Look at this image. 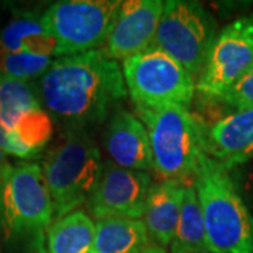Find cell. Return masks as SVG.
Listing matches in <instances>:
<instances>
[{
	"instance_id": "6da1fadb",
	"label": "cell",
	"mask_w": 253,
	"mask_h": 253,
	"mask_svg": "<svg viewBox=\"0 0 253 253\" xmlns=\"http://www.w3.org/2000/svg\"><path fill=\"white\" fill-rule=\"evenodd\" d=\"M34 89L46 113L69 129L101 123L128 93L123 68L101 49L56 58Z\"/></svg>"
},
{
	"instance_id": "7a4b0ae2",
	"label": "cell",
	"mask_w": 253,
	"mask_h": 253,
	"mask_svg": "<svg viewBox=\"0 0 253 253\" xmlns=\"http://www.w3.org/2000/svg\"><path fill=\"white\" fill-rule=\"evenodd\" d=\"M229 172L204 154L193 181L208 248L215 253H253V214Z\"/></svg>"
},
{
	"instance_id": "3957f363",
	"label": "cell",
	"mask_w": 253,
	"mask_h": 253,
	"mask_svg": "<svg viewBox=\"0 0 253 253\" xmlns=\"http://www.w3.org/2000/svg\"><path fill=\"white\" fill-rule=\"evenodd\" d=\"M136 117L148 131L154 170L159 177L193 184L206 152L201 126L189 109L177 104L136 107Z\"/></svg>"
},
{
	"instance_id": "277c9868",
	"label": "cell",
	"mask_w": 253,
	"mask_h": 253,
	"mask_svg": "<svg viewBox=\"0 0 253 253\" xmlns=\"http://www.w3.org/2000/svg\"><path fill=\"white\" fill-rule=\"evenodd\" d=\"M103 165L99 146L83 129H68L46 152L41 168L51 193L55 219L89 201Z\"/></svg>"
},
{
	"instance_id": "5b68a950",
	"label": "cell",
	"mask_w": 253,
	"mask_h": 253,
	"mask_svg": "<svg viewBox=\"0 0 253 253\" xmlns=\"http://www.w3.org/2000/svg\"><path fill=\"white\" fill-rule=\"evenodd\" d=\"M217 34V23L203 4L168 0L151 46L170 55L197 82Z\"/></svg>"
},
{
	"instance_id": "8992f818",
	"label": "cell",
	"mask_w": 253,
	"mask_h": 253,
	"mask_svg": "<svg viewBox=\"0 0 253 253\" xmlns=\"http://www.w3.org/2000/svg\"><path fill=\"white\" fill-rule=\"evenodd\" d=\"M126 91L135 107L177 104L189 107L196 94V81L170 55L149 46L123 62Z\"/></svg>"
},
{
	"instance_id": "52a82bcc",
	"label": "cell",
	"mask_w": 253,
	"mask_h": 253,
	"mask_svg": "<svg viewBox=\"0 0 253 253\" xmlns=\"http://www.w3.org/2000/svg\"><path fill=\"white\" fill-rule=\"evenodd\" d=\"M121 1L62 0L42 13L44 24L56 41L55 56L101 49Z\"/></svg>"
},
{
	"instance_id": "ba28073f",
	"label": "cell",
	"mask_w": 253,
	"mask_h": 253,
	"mask_svg": "<svg viewBox=\"0 0 253 253\" xmlns=\"http://www.w3.org/2000/svg\"><path fill=\"white\" fill-rule=\"evenodd\" d=\"M1 214L7 235H41L54 222L51 193L38 163L10 166L1 179Z\"/></svg>"
},
{
	"instance_id": "9c48e42d",
	"label": "cell",
	"mask_w": 253,
	"mask_h": 253,
	"mask_svg": "<svg viewBox=\"0 0 253 253\" xmlns=\"http://www.w3.org/2000/svg\"><path fill=\"white\" fill-rule=\"evenodd\" d=\"M253 65V16L234 20L218 31L196 91L217 101Z\"/></svg>"
},
{
	"instance_id": "30bf717a",
	"label": "cell",
	"mask_w": 253,
	"mask_h": 253,
	"mask_svg": "<svg viewBox=\"0 0 253 253\" xmlns=\"http://www.w3.org/2000/svg\"><path fill=\"white\" fill-rule=\"evenodd\" d=\"M0 126L36 158L54 134L52 117L41 106L36 89L28 82L1 75Z\"/></svg>"
},
{
	"instance_id": "8fae6325",
	"label": "cell",
	"mask_w": 253,
	"mask_h": 253,
	"mask_svg": "<svg viewBox=\"0 0 253 253\" xmlns=\"http://www.w3.org/2000/svg\"><path fill=\"white\" fill-rule=\"evenodd\" d=\"M152 184L149 173L124 169L107 161L86 207L96 219H141Z\"/></svg>"
},
{
	"instance_id": "7c38bea8",
	"label": "cell",
	"mask_w": 253,
	"mask_h": 253,
	"mask_svg": "<svg viewBox=\"0 0 253 253\" xmlns=\"http://www.w3.org/2000/svg\"><path fill=\"white\" fill-rule=\"evenodd\" d=\"M162 13L161 0L121 1L101 51L117 62L144 52L154 42Z\"/></svg>"
},
{
	"instance_id": "4fadbf2b",
	"label": "cell",
	"mask_w": 253,
	"mask_h": 253,
	"mask_svg": "<svg viewBox=\"0 0 253 253\" xmlns=\"http://www.w3.org/2000/svg\"><path fill=\"white\" fill-rule=\"evenodd\" d=\"M104 149L110 162L124 169L151 172L154 161L144 123L126 110H117L104 131Z\"/></svg>"
},
{
	"instance_id": "5bb4252c",
	"label": "cell",
	"mask_w": 253,
	"mask_h": 253,
	"mask_svg": "<svg viewBox=\"0 0 253 253\" xmlns=\"http://www.w3.org/2000/svg\"><path fill=\"white\" fill-rule=\"evenodd\" d=\"M201 134L204 152L232 170L253 158V107L228 114Z\"/></svg>"
},
{
	"instance_id": "9a60e30c",
	"label": "cell",
	"mask_w": 253,
	"mask_h": 253,
	"mask_svg": "<svg viewBox=\"0 0 253 253\" xmlns=\"http://www.w3.org/2000/svg\"><path fill=\"white\" fill-rule=\"evenodd\" d=\"M186 184L177 180H161L152 184L145 203L144 224L156 246L168 248L179 222Z\"/></svg>"
},
{
	"instance_id": "2e32d148",
	"label": "cell",
	"mask_w": 253,
	"mask_h": 253,
	"mask_svg": "<svg viewBox=\"0 0 253 253\" xmlns=\"http://www.w3.org/2000/svg\"><path fill=\"white\" fill-rule=\"evenodd\" d=\"M0 54H56V41L44 24L42 14L24 11L11 18L0 33Z\"/></svg>"
},
{
	"instance_id": "e0dca14e",
	"label": "cell",
	"mask_w": 253,
	"mask_h": 253,
	"mask_svg": "<svg viewBox=\"0 0 253 253\" xmlns=\"http://www.w3.org/2000/svg\"><path fill=\"white\" fill-rule=\"evenodd\" d=\"M151 245L144 221L103 218L96 222L90 253H141Z\"/></svg>"
},
{
	"instance_id": "ac0fdd59",
	"label": "cell",
	"mask_w": 253,
	"mask_h": 253,
	"mask_svg": "<svg viewBox=\"0 0 253 253\" xmlns=\"http://www.w3.org/2000/svg\"><path fill=\"white\" fill-rule=\"evenodd\" d=\"M96 222L83 210L55 219L46 229L48 253H90Z\"/></svg>"
},
{
	"instance_id": "d6986e66",
	"label": "cell",
	"mask_w": 253,
	"mask_h": 253,
	"mask_svg": "<svg viewBox=\"0 0 253 253\" xmlns=\"http://www.w3.org/2000/svg\"><path fill=\"white\" fill-rule=\"evenodd\" d=\"M170 253H201L210 251L203 211L193 184L186 186L179 222L170 245Z\"/></svg>"
},
{
	"instance_id": "ffe728a7",
	"label": "cell",
	"mask_w": 253,
	"mask_h": 253,
	"mask_svg": "<svg viewBox=\"0 0 253 253\" xmlns=\"http://www.w3.org/2000/svg\"><path fill=\"white\" fill-rule=\"evenodd\" d=\"M49 56L30 54H0V75L16 81L40 79L52 63Z\"/></svg>"
},
{
	"instance_id": "44dd1931",
	"label": "cell",
	"mask_w": 253,
	"mask_h": 253,
	"mask_svg": "<svg viewBox=\"0 0 253 253\" xmlns=\"http://www.w3.org/2000/svg\"><path fill=\"white\" fill-rule=\"evenodd\" d=\"M234 111L252 109L253 107V65L235 84L217 100Z\"/></svg>"
},
{
	"instance_id": "7402d4cb",
	"label": "cell",
	"mask_w": 253,
	"mask_h": 253,
	"mask_svg": "<svg viewBox=\"0 0 253 253\" xmlns=\"http://www.w3.org/2000/svg\"><path fill=\"white\" fill-rule=\"evenodd\" d=\"M0 149L6 155H13L16 158L24 159V161H33L36 159V156L31 154L28 149H26L23 145H20L10 135L9 132H6L3 129V126H0Z\"/></svg>"
},
{
	"instance_id": "603a6c76",
	"label": "cell",
	"mask_w": 253,
	"mask_h": 253,
	"mask_svg": "<svg viewBox=\"0 0 253 253\" xmlns=\"http://www.w3.org/2000/svg\"><path fill=\"white\" fill-rule=\"evenodd\" d=\"M10 166H11V165H10L9 161H7V155L0 149V180L4 177V174L7 173Z\"/></svg>"
},
{
	"instance_id": "cb8c5ba5",
	"label": "cell",
	"mask_w": 253,
	"mask_h": 253,
	"mask_svg": "<svg viewBox=\"0 0 253 253\" xmlns=\"http://www.w3.org/2000/svg\"><path fill=\"white\" fill-rule=\"evenodd\" d=\"M245 191L249 194V197H251L253 201V173L248 177V180L245 181Z\"/></svg>"
},
{
	"instance_id": "d4e9b609",
	"label": "cell",
	"mask_w": 253,
	"mask_h": 253,
	"mask_svg": "<svg viewBox=\"0 0 253 253\" xmlns=\"http://www.w3.org/2000/svg\"><path fill=\"white\" fill-rule=\"evenodd\" d=\"M141 253H166V251L161 248V246H156V245H152V246H149L148 249H145L144 252Z\"/></svg>"
},
{
	"instance_id": "484cf974",
	"label": "cell",
	"mask_w": 253,
	"mask_h": 253,
	"mask_svg": "<svg viewBox=\"0 0 253 253\" xmlns=\"http://www.w3.org/2000/svg\"><path fill=\"white\" fill-rule=\"evenodd\" d=\"M0 228H3V214H1V180H0Z\"/></svg>"
},
{
	"instance_id": "4316f807",
	"label": "cell",
	"mask_w": 253,
	"mask_h": 253,
	"mask_svg": "<svg viewBox=\"0 0 253 253\" xmlns=\"http://www.w3.org/2000/svg\"><path fill=\"white\" fill-rule=\"evenodd\" d=\"M201 253H215V252H211V251H207V252H201Z\"/></svg>"
}]
</instances>
